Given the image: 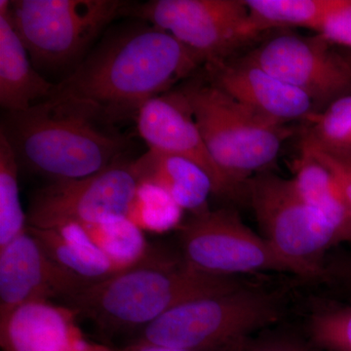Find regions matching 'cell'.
<instances>
[{
	"instance_id": "6da1fadb",
	"label": "cell",
	"mask_w": 351,
	"mask_h": 351,
	"mask_svg": "<svg viewBox=\"0 0 351 351\" xmlns=\"http://www.w3.org/2000/svg\"><path fill=\"white\" fill-rule=\"evenodd\" d=\"M202 64L199 55L169 32L138 20L108 32L52 96L86 101L114 125L137 119L147 101L169 92Z\"/></svg>"
},
{
	"instance_id": "7a4b0ae2",
	"label": "cell",
	"mask_w": 351,
	"mask_h": 351,
	"mask_svg": "<svg viewBox=\"0 0 351 351\" xmlns=\"http://www.w3.org/2000/svg\"><path fill=\"white\" fill-rule=\"evenodd\" d=\"M0 134L19 165L58 180L80 179L123 159L130 138L84 101L51 96L25 112H7Z\"/></svg>"
},
{
	"instance_id": "3957f363",
	"label": "cell",
	"mask_w": 351,
	"mask_h": 351,
	"mask_svg": "<svg viewBox=\"0 0 351 351\" xmlns=\"http://www.w3.org/2000/svg\"><path fill=\"white\" fill-rule=\"evenodd\" d=\"M247 284L239 277L196 271L181 255L154 254L141 265L88 284L66 302L78 315L103 329H144L184 302L223 294Z\"/></svg>"
},
{
	"instance_id": "277c9868",
	"label": "cell",
	"mask_w": 351,
	"mask_h": 351,
	"mask_svg": "<svg viewBox=\"0 0 351 351\" xmlns=\"http://www.w3.org/2000/svg\"><path fill=\"white\" fill-rule=\"evenodd\" d=\"M177 90L215 163L245 199L247 182L269 170L293 135L292 128L246 107L208 78L191 80Z\"/></svg>"
},
{
	"instance_id": "5b68a950",
	"label": "cell",
	"mask_w": 351,
	"mask_h": 351,
	"mask_svg": "<svg viewBox=\"0 0 351 351\" xmlns=\"http://www.w3.org/2000/svg\"><path fill=\"white\" fill-rule=\"evenodd\" d=\"M283 313L278 292L249 283L171 309L144 328L140 339L184 351H232L276 324Z\"/></svg>"
},
{
	"instance_id": "8992f818",
	"label": "cell",
	"mask_w": 351,
	"mask_h": 351,
	"mask_svg": "<svg viewBox=\"0 0 351 351\" xmlns=\"http://www.w3.org/2000/svg\"><path fill=\"white\" fill-rule=\"evenodd\" d=\"M122 0H16L9 15L34 68L78 66L90 46L119 17Z\"/></svg>"
},
{
	"instance_id": "52a82bcc",
	"label": "cell",
	"mask_w": 351,
	"mask_h": 351,
	"mask_svg": "<svg viewBox=\"0 0 351 351\" xmlns=\"http://www.w3.org/2000/svg\"><path fill=\"white\" fill-rule=\"evenodd\" d=\"M263 239L307 280H322L325 255L338 246L336 235L302 199L294 180L269 171L253 176L246 184Z\"/></svg>"
},
{
	"instance_id": "ba28073f",
	"label": "cell",
	"mask_w": 351,
	"mask_h": 351,
	"mask_svg": "<svg viewBox=\"0 0 351 351\" xmlns=\"http://www.w3.org/2000/svg\"><path fill=\"white\" fill-rule=\"evenodd\" d=\"M182 261L191 269L217 276L295 269L262 235L245 225L230 208L193 215L179 228Z\"/></svg>"
},
{
	"instance_id": "9c48e42d",
	"label": "cell",
	"mask_w": 351,
	"mask_h": 351,
	"mask_svg": "<svg viewBox=\"0 0 351 351\" xmlns=\"http://www.w3.org/2000/svg\"><path fill=\"white\" fill-rule=\"evenodd\" d=\"M120 16L169 32L205 64L228 60L252 38L244 0H151L127 3Z\"/></svg>"
},
{
	"instance_id": "30bf717a",
	"label": "cell",
	"mask_w": 351,
	"mask_h": 351,
	"mask_svg": "<svg viewBox=\"0 0 351 351\" xmlns=\"http://www.w3.org/2000/svg\"><path fill=\"white\" fill-rule=\"evenodd\" d=\"M138 186L133 161L124 159L88 177L52 181L32 196L27 226L48 230L126 216Z\"/></svg>"
},
{
	"instance_id": "8fae6325",
	"label": "cell",
	"mask_w": 351,
	"mask_h": 351,
	"mask_svg": "<svg viewBox=\"0 0 351 351\" xmlns=\"http://www.w3.org/2000/svg\"><path fill=\"white\" fill-rule=\"evenodd\" d=\"M247 57L306 94L315 113L351 95V64L318 34L304 36L284 32L267 39Z\"/></svg>"
},
{
	"instance_id": "7c38bea8",
	"label": "cell",
	"mask_w": 351,
	"mask_h": 351,
	"mask_svg": "<svg viewBox=\"0 0 351 351\" xmlns=\"http://www.w3.org/2000/svg\"><path fill=\"white\" fill-rule=\"evenodd\" d=\"M89 283L55 262L27 230L0 248V315L31 302L66 301Z\"/></svg>"
},
{
	"instance_id": "4fadbf2b",
	"label": "cell",
	"mask_w": 351,
	"mask_h": 351,
	"mask_svg": "<svg viewBox=\"0 0 351 351\" xmlns=\"http://www.w3.org/2000/svg\"><path fill=\"white\" fill-rule=\"evenodd\" d=\"M136 120L138 133L149 149L184 157L197 164L211 178L215 195L243 199L215 163L191 110L177 89L147 101Z\"/></svg>"
},
{
	"instance_id": "5bb4252c",
	"label": "cell",
	"mask_w": 351,
	"mask_h": 351,
	"mask_svg": "<svg viewBox=\"0 0 351 351\" xmlns=\"http://www.w3.org/2000/svg\"><path fill=\"white\" fill-rule=\"evenodd\" d=\"M207 78L233 99L276 123L308 120L313 103L300 90L281 82L250 58L207 64Z\"/></svg>"
},
{
	"instance_id": "9a60e30c",
	"label": "cell",
	"mask_w": 351,
	"mask_h": 351,
	"mask_svg": "<svg viewBox=\"0 0 351 351\" xmlns=\"http://www.w3.org/2000/svg\"><path fill=\"white\" fill-rule=\"evenodd\" d=\"M77 311L51 302L24 304L0 315L1 351H120L89 341Z\"/></svg>"
},
{
	"instance_id": "2e32d148",
	"label": "cell",
	"mask_w": 351,
	"mask_h": 351,
	"mask_svg": "<svg viewBox=\"0 0 351 351\" xmlns=\"http://www.w3.org/2000/svg\"><path fill=\"white\" fill-rule=\"evenodd\" d=\"M10 1H0V105L7 112H25L40 98L48 99L57 84L36 71L9 15Z\"/></svg>"
},
{
	"instance_id": "e0dca14e",
	"label": "cell",
	"mask_w": 351,
	"mask_h": 351,
	"mask_svg": "<svg viewBox=\"0 0 351 351\" xmlns=\"http://www.w3.org/2000/svg\"><path fill=\"white\" fill-rule=\"evenodd\" d=\"M138 184L163 189L184 211L193 215L207 211L214 184L206 171L184 157L149 149L133 161Z\"/></svg>"
},
{
	"instance_id": "ac0fdd59",
	"label": "cell",
	"mask_w": 351,
	"mask_h": 351,
	"mask_svg": "<svg viewBox=\"0 0 351 351\" xmlns=\"http://www.w3.org/2000/svg\"><path fill=\"white\" fill-rule=\"evenodd\" d=\"M293 168V180L304 202L329 226L339 245L351 243L350 203L334 171L304 147Z\"/></svg>"
},
{
	"instance_id": "d6986e66",
	"label": "cell",
	"mask_w": 351,
	"mask_h": 351,
	"mask_svg": "<svg viewBox=\"0 0 351 351\" xmlns=\"http://www.w3.org/2000/svg\"><path fill=\"white\" fill-rule=\"evenodd\" d=\"M27 230L55 262L88 282H98L126 270L99 250L77 223L48 230L27 226Z\"/></svg>"
},
{
	"instance_id": "ffe728a7",
	"label": "cell",
	"mask_w": 351,
	"mask_h": 351,
	"mask_svg": "<svg viewBox=\"0 0 351 351\" xmlns=\"http://www.w3.org/2000/svg\"><path fill=\"white\" fill-rule=\"evenodd\" d=\"M88 239L106 256L128 269L151 258L144 232L126 216H112L80 225Z\"/></svg>"
},
{
	"instance_id": "44dd1931",
	"label": "cell",
	"mask_w": 351,
	"mask_h": 351,
	"mask_svg": "<svg viewBox=\"0 0 351 351\" xmlns=\"http://www.w3.org/2000/svg\"><path fill=\"white\" fill-rule=\"evenodd\" d=\"M252 38L272 29L306 27L315 31L332 0H244Z\"/></svg>"
},
{
	"instance_id": "7402d4cb",
	"label": "cell",
	"mask_w": 351,
	"mask_h": 351,
	"mask_svg": "<svg viewBox=\"0 0 351 351\" xmlns=\"http://www.w3.org/2000/svg\"><path fill=\"white\" fill-rule=\"evenodd\" d=\"M308 121L302 147L327 154H351V95L332 101Z\"/></svg>"
},
{
	"instance_id": "603a6c76",
	"label": "cell",
	"mask_w": 351,
	"mask_h": 351,
	"mask_svg": "<svg viewBox=\"0 0 351 351\" xmlns=\"http://www.w3.org/2000/svg\"><path fill=\"white\" fill-rule=\"evenodd\" d=\"M20 165L12 147L0 134V248L24 233L27 214L20 200Z\"/></svg>"
},
{
	"instance_id": "cb8c5ba5",
	"label": "cell",
	"mask_w": 351,
	"mask_h": 351,
	"mask_svg": "<svg viewBox=\"0 0 351 351\" xmlns=\"http://www.w3.org/2000/svg\"><path fill=\"white\" fill-rule=\"evenodd\" d=\"M182 209L167 193L151 184H138L126 217L143 232L164 233L179 230Z\"/></svg>"
},
{
	"instance_id": "d4e9b609",
	"label": "cell",
	"mask_w": 351,
	"mask_h": 351,
	"mask_svg": "<svg viewBox=\"0 0 351 351\" xmlns=\"http://www.w3.org/2000/svg\"><path fill=\"white\" fill-rule=\"evenodd\" d=\"M308 339L324 351H351V304H329L309 316Z\"/></svg>"
},
{
	"instance_id": "484cf974",
	"label": "cell",
	"mask_w": 351,
	"mask_h": 351,
	"mask_svg": "<svg viewBox=\"0 0 351 351\" xmlns=\"http://www.w3.org/2000/svg\"><path fill=\"white\" fill-rule=\"evenodd\" d=\"M314 32L332 45L351 48V0H332Z\"/></svg>"
},
{
	"instance_id": "4316f807",
	"label": "cell",
	"mask_w": 351,
	"mask_h": 351,
	"mask_svg": "<svg viewBox=\"0 0 351 351\" xmlns=\"http://www.w3.org/2000/svg\"><path fill=\"white\" fill-rule=\"evenodd\" d=\"M232 351H324L308 339L281 331H263L246 338Z\"/></svg>"
},
{
	"instance_id": "83f0119b",
	"label": "cell",
	"mask_w": 351,
	"mask_h": 351,
	"mask_svg": "<svg viewBox=\"0 0 351 351\" xmlns=\"http://www.w3.org/2000/svg\"><path fill=\"white\" fill-rule=\"evenodd\" d=\"M301 147H304L319 157L321 160L324 161L334 171L335 174L339 178V182L345 189L351 206V154H327V152L313 151V149L302 147V145ZM345 256L351 261V255Z\"/></svg>"
},
{
	"instance_id": "f1b7e54d",
	"label": "cell",
	"mask_w": 351,
	"mask_h": 351,
	"mask_svg": "<svg viewBox=\"0 0 351 351\" xmlns=\"http://www.w3.org/2000/svg\"><path fill=\"white\" fill-rule=\"evenodd\" d=\"M332 280L335 285L351 293V261L339 258L332 265Z\"/></svg>"
},
{
	"instance_id": "f546056e",
	"label": "cell",
	"mask_w": 351,
	"mask_h": 351,
	"mask_svg": "<svg viewBox=\"0 0 351 351\" xmlns=\"http://www.w3.org/2000/svg\"><path fill=\"white\" fill-rule=\"evenodd\" d=\"M120 351H184L178 350V348H170L162 345H157V343H149V341L138 339L136 343L121 348Z\"/></svg>"
}]
</instances>
